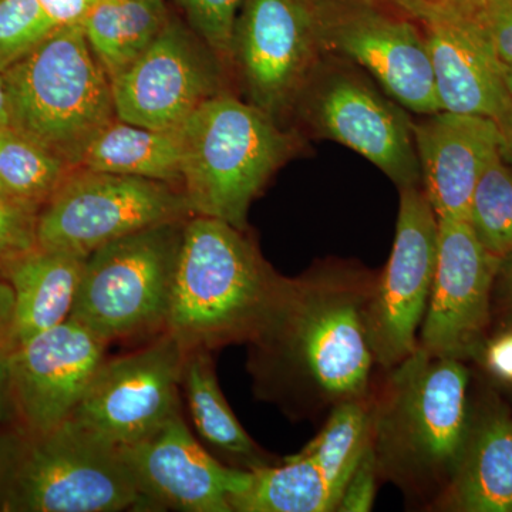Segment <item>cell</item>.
Segmentation results:
<instances>
[{
    "instance_id": "cell-3",
    "label": "cell",
    "mask_w": 512,
    "mask_h": 512,
    "mask_svg": "<svg viewBox=\"0 0 512 512\" xmlns=\"http://www.w3.org/2000/svg\"><path fill=\"white\" fill-rule=\"evenodd\" d=\"M279 279L245 231L192 215L184 224L164 332L185 352L248 342Z\"/></svg>"
},
{
    "instance_id": "cell-13",
    "label": "cell",
    "mask_w": 512,
    "mask_h": 512,
    "mask_svg": "<svg viewBox=\"0 0 512 512\" xmlns=\"http://www.w3.org/2000/svg\"><path fill=\"white\" fill-rule=\"evenodd\" d=\"M185 353L163 332L147 348L104 360L69 420L119 448L150 436L181 412Z\"/></svg>"
},
{
    "instance_id": "cell-34",
    "label": "cell",
    "mask_w": 512,
    "mask_h": 512,
    "mask_svg": "<svg viewBox=\"0 0 512 512\" xmlns=\"http://www.w3.org/2000/svg\"><path fill=\"white\" fill-rule=\"evenodd\" d=\"M353 2L392 10V12L400 13V15L421 23L423 20L431 18L434 13L439 12L446 5L447 0H353Z\"/></svg>"
},
{
    "instance_id": "cell-30",
    "label": "cell",
    "mask_w": 512,
    "mask_h": 512,
    "mask_svg": "<svg viewBox=\"0 0 512 512\" xmlns=\"http://www.w3.org/2000/svg\"><path fill=\"white\" fill-rule=\"evenodd\" d=\"M39 211L28 202L0 197V276L15 259L37 247Z\"/></svg>"
},
{
    "instance_id": "cell-25",
    "label": "cell",
    "mask_w": 512,
    "mask_h": 512,
    "mask_svg": "<svg viewBox=\"0 0 512 512\" xmlns=\"http://www.w3.org/2000/svg\"><path fill=\"white\" fill-rule=\"evenodd\" d=\"M168 20L163 0H96L82 26L111 80L153 43Z\"/></svg>"
},
{
    "instance_id": "cell-41",
    "label": "cell",
    "mask_w": 512,
    "mask_h": 512,
    "mask_svg": "<svg viewBox=\"0 0 512 512\" xmlns=\"http://www.w3.org/2000/svg\"><path fill=\"white\" fill-rule=\"evenodd\" d=\"M0 197H8L6 194L5 187H3L2 181H0Z\"/></svg>"
},
{
    "instance_id": "cell-31",
    "label": "cell",
    "mask_w": 512,
    "mask_h": 512,
    "mask_svg": "<svg viewBox=\"0 0 512 512\" xmlns=\"http://www.w3.org/2000/svg\"><path fill=\"white\" fill-rule=\"evenodd\" d=\"M484 30L501 62L512 64V0H451Z\"/></svg>"
},
{
    "instance_id": "cell-40",
    "label": "cell",
    "mask_w": 512,
    "mask_h": 512,
    "mask_svg": "<svg viewBox=\"0 0 512 512\" xmlns=\"http://www.w3.org/2000/svg\"><path fill=\"white\" fill-rule=\"evenodd\" d=\"M504 80L505 87H507L508 94H510L512 99V64H505Z\"/></svg>"
},
{
    "instance_id": "cell-2",
    "label": "cell",
    "mask_w": 512,
    "mask_h": 512,
    "mask_svg": "<svg viewBox=\"0 0 512 512\" xmlns=\"http://www.w3.org/2000/svg\"><path fill=\"white\" fill-rule=\"evenodd\" d=\"M468 369L417 348L370 394L369 444L384 481L434 505L466 441Z\"/></svg>"
},
{
    "instance_id": "cell-17",
    "label": "cell",
    "mask_w": 512,
    "mask_h": 512,
    "mask_svg": "<svg viewBox=\"0 0 512 512\" xmlns=\"http://www.w3.org/2000/svg\"><path fill=\"white\" fill-rule=\"evenodd\" d=\"M116 119L177 130L211 97L220 79L210 53L180 23L168 20L150 46L111 79Z\"/></svg>"
},
{
    "instance_id": "cell-39",
    "label": "cell",
    "mask_w": 512,
    "mask_h": 512,
    "mask_svg": "<svg viewBox=\"0 0 512 512\" xmlns=\"http://www.w3.org/2000/svg\"><path fill=\"white\" fill-rule=\"evenodd\" d=\"M8 127H10L8 94H6L5 82L0 73V130H5Z\"/></svg>"
},
{
    "instance_id": "cell-21",
    "label": "cell",
    "mask_w": 512,
    "mask_h": 512,
    "mask_svg": "<svg viewBox=\"0 0 512 512\" xmlns=\"http://www.w3.org/2000/svg\"><path fill=\"white\" fill-rule=\"evenodd\" d=\"M434 507L512 512V417L503 407L470 420L453 476Z\"/></svg>"
},
{
    "instance_id": "cell-1",
    "label": "cell",
    "mask_w": 512,
    "mask_h": 512,
    "mask_svg": "<svg viewBox=\"0 0 512 512\" xmlns=\"http://www.w3.org/2000/svg\"><path fill=\"white\" fill-rule=\"evenodd\" d=\"M375 281L369 269L342 261L281 276L248 340L255 393L295 417L369 399L376 362L366 308Z\"/></svg>"
},
{
    "instance_id": "cell-16",
    "label": "cell",
    "mask_w": 512,
    "mask_h": 512,
    "mask_svg": "<svg viewBox=\"0 0 512 512\" xmlns=\"http://www.w3.org/2000/svg\"><path fill=\"white\" fill-rule=\"evenodd\" d=\"M107 345L73 318L19 345L10 359L8 390L16 429L42 436L69 420L106 360Z\"/></svg>"
},
{
    "instance_id": "cell-33",
    "label": "cell",
    "mask_w": 512,
    "mask_h": 512,
    "mask_svg": "<svg viewBox=\"0 0 512 512\" xmlns=\"http://www.w3.org/2000/svg\"><path fill=\"white\" fill-rule=\"evenodd\" d=\"M15 298L6 279L0 276V424L10 413L9 366L15 352V329H13Z\"/></svg>"
},
{
    "instance_id": "cell-18",
    "label": "cell",
    "mask_w": 512,
    "mask_h": 512,
    "mask_svg": "<svg viewBox=\"0 0 512 512\" xmlns=\"http://www.w3.org/2000/svg\"><path fill=\"white\" fill-rule=\"evenodd\" d=\"M146 510L232 512L251 471L225 466L194 439L181 412L137 443L121 447Z\"/></svg>"
},
{
    "instance_id": "cell-24",
    "label": "cell",
    "mask_w": 512,
    "mask_h": 512,
    "mask_svg": "<svg viewBox=\"0 0 512 512\" xmlns=\"http://www.w3.org/2000/svg\"><path fill=\"white\" fill-rule=\"evenodd\" d=\"M181 160L178 128L156 130L116 119L93 138L77 168L171 184L181 181Z\"/></svg>"
},
{
    "instance_id": "cell-15",
    "label": "cell",
    "mask_w": 512,
    "mask_h": 512,
    "mask_svg": "<svg viewBox=\"0 0 512 512\" xmlns=\"http://www.w3.org/2000/svg\"><path fill=\"white\" fill-rule=\"evenodd\" d=\"M500 262L481 244L470 222L439 220L436 272L420 348L461 362L480 353Z\"/></svg>"
},
{
    "instance_id": "cell-19",
    "label": "cell",
    "mask_w": 512,
    "mask_h": 512,
    "mask_svg": "<svg viewBox=\"0 0 512 512\" xmlns=\"http://www.w3.org/2000/svg\"><path fill=\"white\" fill-rule=\"evenodd\" d=\"M413 119L421 188L439 220H466L478 180L501 153L500 126L491 117L450 111Z\"/></svg>"
},
{
    "instance_id": "cell-36",
    "label": "cell",
    "mask_w": 512,
    "mask_h": 512,
    "mask_svg": "<svg viewBox=\"0 0 512 512\" xmlns=\"http://www.w3.org/2000/svg\"><path fill=\"white\" fill-rule=\"evenodd\" d=\"M57 26L82 23L96 0H39Z\"/></svg>"
},
{
    "instance_id": "cell-7",
    "label": "cell",
    "mask_w": 512,
    "mask_h": 512,
    "mask_svg": "<svg viewBox=\"0 0 512 512\" xmlns=\"http://www.w3.org/2000/svg\"><path fill=\"white\" fill-rule=\"evenodd\" d=\"M184 224L141 229L93 251L70 318L109 343L163 333Z\"/></svg>"
},
{
    "instance_id": "cell-26",
    "label": "cell",
    "mask_w": 512,
    "mask_h": 512,
    "mask_svg": "<svg viewBox=\"0 0 512 512\" xmlns=\"http://www.w3.org/2000/svg\"><path fill=\"white\" fill-rule=\"evenodd\" d=\"M73 170L13 128L0 130V181L8 197L42 208Z\"/></svg>"
},
{
    "instance_id": "cell-9",
    "label": "cell",
    "mask_w": 512,
    "mask_h": 512,
    "mask_svg": "<svg viewBox=\"0 0 512 512\" xmlns=\"http://www.w3.org/2000/svg\"><path fill=\"white\" fill-rule=\"evenodd\" d=\"M192 214L184 191L131 175L77 168L37 217V247L89 256L116 239Z\"/></svg>"
},
{
    "instance_id": "cell-20",
    "label": "cell",
    "mask_w": 512,
    "mask_h": 512,
    "mask_svg": "<svg viewBox=\"0 0 512 512\" xmlns=\"http://www.w3.org/2000/svg\"><path fill=\"white\" fill-rule=\"evenodd\" d=\"M420 26L441 111L497 120L512 99L505 87V63L484 30L451 0Z\"/></svg>"
},
{
    "instance_id": "cell-35",
    "label": "cell",
    "mask_w": 512,
    "mask_h": 512,
    "mask_svg": "<svg viewBox=\"0 0 512 512\" xmlns=\"http://www.w3.org/2000/svg\"><path fill=\"white\" fill-rule=\"evenodd\" d=\"M25 439V434L18 429H0V498H2L3 491L9 483L13 468L18 463Z\"/></svg>"
},
{
    "instance_id": "cell-4",
    "label": "cell",
    "mask_w": 512,
    "mask_h": 512,
    "mask_svg": "<svg viewBox=\"0 0 512 512\" xmlns=\"http://www.w3.org/2000/svg\"><path fill=\"white\" fill-rule=\"evenodd\" d=\"M192 214L247 229L252 201L298 151V138L251 103L220 93L178 127Z\"/></svg>"
},
{
    "instance_id": "cell-37",
    "label": "cell",
    "mask_w": 512,
    "mask_h": 512,
    "mask_svg": "<svg viewBox=\"0 0 512 512\" xmlns=\"http://www.w3.org/2000/svg\"><path fill=\"white\" fill-rule=\"evenodd\" d=\"M494 291L505 325L512 326V254L501 259Z\"/></svg>"
},
{
    "instance_id": "cell-27",
    "label": "cell",
    "mask_w": 512,
    "mask_h": 512,
    "mask_svg": "<svg viewBox=\"0 0 512 512\" xmlns=\"http://www.w3.org/2000/svg\"><path fill=\"white\" fill-rule=\"evenodd\" d=\"M468 222L491 254L501 259L512 254V167L501 153L478 180Z\"/></svg>"
},
{
    "instance_id": "cell-10",
    "label": "cell",
    "mask_w": 512,
    "mask_h": 512,
    "mask_svg": "<svg viewBox=\"0 0 512 512\" xmlns=\"http://www.w3.org/2000/svg\"><path fill=\"white\" fill-rule=\"evenodd\" d=\"M313 10L323 55L353 64L416 116L441 111L419 22L353 0H313Z\"/></svg>"
},
{
    "instance_id": "cell-29",
    "label": "cell",
    "mask_w": 512,
    "mask_h": 512,
    "mask_svg": "<svg viewBox=\"0 0 512 512\" xmlns=\"http://www.w3.org/2000/svg\"><path fill=\"white\" fill-rule=\"evenodd\" d=\"M195 35L222 62H231L232 35L242 0H177Z\"/></svg>"
},
{
    "instance_id": "cell-22",
    "label": "cell",
    "mask_w": 512,
    "mask_h": 512,
    "mask_svg": "<svg viewBox=\"0 0 512 512\" xmlns=\"http://www.w3.org/2000/svg\"><path fill=\"white\" fill-rule=\"evenodd\" d=\"M86 261L87 256L36 247L8 266L2 278L15 298L16 348L70 318Z\"/></svg>"
},
{
    "instance_id": "cell-32",
    "label": "cell",
    "mask_w": 512,
    "mask_h": 512,
    "mask_svg": "<svg viewBox=\"0 0 512 512\" xmlns=\"http://www.w3.org/2000/svg\"><path fill=\"white\" fill-rule=\"evenodd\" d=\"M375 456H373L370 444H367L365 453L350 476L342 498H340L338 510L340 512H367L372 510L375 504L377 480H379Z\"/></svg>"
},
{
    "instance_id": "cell-38",
    "label": "cell",
    "mask_w": 512,
    "mask_h": 512,
    "mask_svg": "<svg viewBox=\"0 0 512 512\" xmlns=\"http://www.w3.org/2000/svg\"><path fill=\"white\" fill-rule=\"evenodd\" d=\"M498 126H500L501 137H503V144H501V156L512 167V100L508 104L507 109L503 111L497 119Z\"/></svg>"
},
{
    "instance_id": "cell-11",
    "label": "cell",
    "mask_w": 512,
    "mask_h": 512,
    "mask_svg": "<svg viewBox=\"0 0 512 512\" xmlns=\"http://www.w3.org/2000/svg\"><path fill=\"white\" fill-rule=\"evenodd\" d=\"M399 191L392 254L376 275L366 308L370 349L376 366L384 370L419 348L439 249V218L421 185Z\"/></svg>"
},
{
    "instance_id": "cell-5",
    "label": "cell",
    "mask_w": 512,
    "mask_h": 512,
    "mask_svg": "<svg viewBox=\"0 0 512 512\" xmlns=\"http://www.w3.org/2000/svg\"><path fill=\"white\" fill-rule=\"evenodd\" d=\"M10 128L77 170L94 137L116 120L109 74L82 23L59 26L2 72Z\"/></svg>"
},
{
    "instance_id": "cell-23",
    "label": "cell",
    "mask_w": 512,
    "mask_h": 512,
    "mask_svg": "<svg viewBox=\"0 0 512 512\" xmlns=\"http://www.w3.org/2000/svg\"><path fill=\"white\" fill-rule=\"evenodd\" d=\"M188 409L201 439L231 460L234 467L254 471L274 464L256 446L222 393L211 350H188L181 379Z\"/></svg>"
},
{
    "instance_id": "cell-8",
    "label": "cell",
    "mask_w": 512,
    "mask_h": 512,
    "mask_svg": "<svg viewBox=\"0 0 512 512\" xmlns=\"http://www.w3.org/2000/svg\"><path fill=\"white\" fill-rule=\"evenodd\" d=\"M295 111L313 137L356 151L397 188L421 185L412 117L353 64L323 55Z\"/></svg>"
},
{
    "instance_id": "cell-28",
    "label": "cell",
    "mask_w": 512,
    "mask_h": 512,
    "mask_svg": "<svg viewBox=\"0 0 512 512\" xmlns=\"http://www.w3.org/2000/svg\"><path fill=\"white\" fill-rule=\"evenodd\" d=\"M59 28L39 0H0V73Z\"/></svg>"
},
{
    "instance_id": "cell-6",
    "label": "cell",
    "mask_w": 512,
    "mask_h": 512,
    "mask_svg": "<svg viewBox=\"0 0 512 512\" xmlns=\"http://www.w3.org/2000/svg\"><path fill=\"white\" fill-rule=\"evenodd\" d=\"M124 510L146 507L120 448L72 420L42 436H26L0 498L5 512Z\"/></svg>"
},
{
    "instance_id": "cell-12",
    "label": "cell",
    "mask_w": 512,
    "mask_h": 512,
    "mask_svg": "<svg viewBox=\"0 0 512 512\" xmlns=\"http://www.w3.org/2000/svg\"><path fill=\"white\" fill-rule=\"evenodd\" d=\"M322 57L313 0H242L231 62L252 106L279 123L295 111Z\"/></svg>"
},
{
    "instance_id": "cell-14",
    "label": "cell",
    "mask_w": 512,
    "mask_h": 512,
    "mask_svg": "<svg viewBox=\"0 0 512 512\" xmlns=\"http://www.w3.org/2000/svg\"><path fill=\"white\" fill-rule=\"evenodd\" d=\"M370 397L330 410L319 433L295 456L251 471L247 490L231 498L237 512H329L369 444Z\"/></svg>"
}]
</instances>
